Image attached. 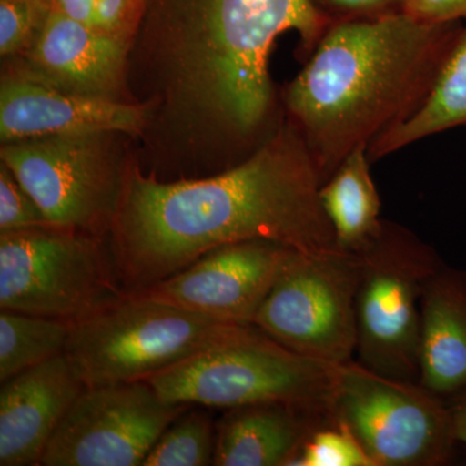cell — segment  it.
<instances>
[{
    "instance_id": "cell-1",
    "label": "cell",
    "mask_w": 466,
    "mask_h": 466,
    "mask_svg": "<svg viewBox=\"0 0 466 466\" xmlns=\"http://www.w3.org/2000/svg\"><path fill=\"white\" fill-rule=\"evenodd\" d=\"M321 186L290 121L249 158L214 177L159 182L135 171L110 231L121 283L127 293L147 289L233 242L269 240L308 254L337 250Z\"/></svg>"
},
{
    "instance_id": "cell-2",
    "label": "cell",
    "mask_w": 466,
    "mask_h": 466,
    "mask_svg": "<svg viewBox=\"0 0 466 466\" xmlns=\"http://www.w3.org/2000/svg\"><path fill=\"white\" fill-rule=\"evenodd\" d=\"M461 23L406 12L334 21L285 94L290 124L323 184L352 150L415 115L458 42Z\"/></svg>"
},
{
    "instance_id": "cell-3",
    "label": "cell",
    "mask_w": 466,
    "mask_h": 466,
    "mask_svg": "<svg viewBox=\"0 0 466 466\" xmlns=\"http://www.w3.org/2000/svg\"><path fill=\"white\" fill-rule=\"evenodd\" d=\"M144 16L168 42L183 95L238 137L268 113L276 38L293 30L311 55L330 25L311 0H146Z\"/></svg>"
},
{
    "instance_id": "cell-4",
    "label": "cell",
    "mask_w": 466,
    "mask_h": 466,
    "mask_svg": "<svg viewBox=\"0 0 466 466\" xmlns=\"http://www.w3.org/2000/svg\"><path fill=\"white\" fill-rule=\"evenodd\" d=\"M339 364L303 357L242 324L217 345L144 380L170 404L288 403L330 412Z\"/></svg>"
},
{
    "instance_id": "cell-5",
    "label": "cell",
    "mask_w": 466,
    "mask_h": 466,
    "mask_svg": "<svg viewBox=\"0 0 466 466\" xmlns=\"http://www.w3.org/2000/svg\"><path fill=\"white\" fill-rule=\"evenodd\" d=\"M240 325L127 293L73 324L64 352L86 388L144 381L217 345Z\"/></svg>"
},
{
    "instance_id": "cell-6",
    "label": "cell",
    "mask_w": 466,
    "mask_h": 466,
    "mask_svg": "<svg viewBox=\"0 0 466 466\" xmlns=\"http://www.w3.org/2000/svg\"><path fill=\"white\" fill-rule=\"evenodd\" d=\"M126 294L101 236L55 226L0 233V309L76 324Z\"/></svg>"
},
{
    "instance_id": "cell-7",
    "label": "cell",
    "mask_w": 466,
    "mask_h": 466,
    "mask_svg": "<svg viewBox=\"0 0 466 466\" xmlns=\"http://www.w3.org/2000/svg\"><path fill=\"white\" fill-rule=\"evenodd\" d=\"M357 254L358 361L380 375L420 382L421 299L443 260L415 233L388 220Z\"/></svg>"
},
{
    "instance_id": "cell-8",
    "label": "cell",
    "mask_w": 466,
    "mask_h": 466,
    "mask_svg": "<svg viewBox=\"0 0 466 466\" xmlns=\"http://www.w3.org/2000/svg\"><path fill=\"white\" fill-rule=\"evenodd\" d=\"M330 416L354 434L375 466L444 465L456 441L446 400L354 359L337 370Z\"/></svg>"
},
{
    "instance_id": "cell-9",
    "label": "cell",
    "mask_w": 466,
    "mask_h": 466,
    "mask_svg": "<svg viewBox=\"0 0 466 466\" xmlns=\"http://www.w3.org/2000/svg\"><path fill=\"white\" fill-rule=\"evenodd\" d=\"M358 254L294 251L253 324L285 348L330 364L357 350Z\"/></svg>"
},
{
    "instance_id": "cell-10",
    "label": "cell",
    "mask_w": 466,
    "mask_h": 466,
    "mask_svg": "<svg viewBox=\"0 0 466 466\" xmlns=\"http://www.w3.org/2000/svg\"><path fill=\"white\" fill-rule=\"evenodd\" d=\"M104 135L20 140L0 155L51 226L103 238L115 225L126 184L103 149Z\"/></svg>"
},
{
    "instance_id": "cell-11",
    "label": "cell",
    "mask_w": 466,
    "mask_h": 466,
    "mask_svg": "<svg viewBox=\"0 0 466 466\" xmlns=\"http://www.w3.org/2000/svg\"><path fill=\"white\" fill-rule=\"evenodd\" d=\"M189 406L167 403L147 381L88 386L60 422L42 466H142Z\"/></svg>"
},
{
    "instance_id": "cell-12",
    "label": "cell",
    "mask_w": 466,
    "mask_h": 466,
    "mask_svg": "<svg viewBox=\"0 0 466 466\" xmlns=\"http://www.w3.org/2000/svg\"><path fill=\"white\" fill-rule=\"evenodd\" d=\"M294 251L269 240L233 242L134 293L227 323L253 324Z\"/></svg>"
},
{
    "instance_id": "cell-13",
    "label": "cell",
    "mask_w": 466,
    "mask_h": 466,
    "mask_svg": "<svg viewBox=\"0 0 466 466\" xmlns=\"http://www.w3.org/2000/svg\"><path fill=\"white\" fill-rule=\"evenodd\" d=\"M143 121V110L137 106L66 91L23 73L3 78L0 88L3 142L52 135L133 133Z\"/></svg>"
},
{
    "instance_id": "cell-14",
    "label": "cell",
    "mask_w": 466,
    "mask_h": 466,
    "mask_svg": "<svg viewBox=\"0 0 466 466\" xmlns=\"http://www.w3.org/2000/svg\"><path fill=\"white\" fill-rule=\"evenodd\" d=\"M85 389L66 352L2 382L0 465H41L51 438Z\"/></svg>"
},
{
    "instance_id": "cell-15",
    "label": "cell",
    "mask_w": 466,
    "mask_h": 466,
    "mask_svg": "<svg viewBox=\"0 0 466 466\" xmlns=\"http://www.w3.org/2000/svg\"><path fill=\"white\" fill-rule=\"evenodd\" d=\"M128 41L50 11L24 54L23 75L88 96L108 97L118 90Z\"/></svg>"
},
{
    "instance_id": "cell-16",
    "label": "cell",
    "mask_w": 466,
    "mask_h": 466,
    "mask_svg": "<svg viewBox=\"0 0 466 466\" xmlns=\"http://www.w3.org/2000/svg\"><path fill=\"white\" fill-rule=\"evenodd\" d=\"M330 412L288 403L229 408L216 426V466H293L303 443Z\"/></svg>"
},
{
    "instance_id": "cell-17",
    "label": "cell",
    "mask_w": 466,
    "mask_h": 466,
    "mask_svg": "<svg viewBox=\"0 0 466 466\" xmlns=\"http://www.w3.org/2000/svg\"><path fill=\"white\" fill-rule=\"evenodd\" d=\"M420 383L443 400L466 388V271L441 263L421 299Z\"/></svg>"
},
{
    "instance_id": "cell-18",
    "label": "cell",
    "mask_w": 466,
    "mask_h": 466,
    "mask_svg": "<svg viewBox=\"0 0 466 466\" xmlns=\"http://www.w3.org/2000/svg\"><path fill=\"white\" fill-rule=\"evenodd\" d=\"M367 147L343 159L321 186L320 201L339 250L357 254L381 232V198L370 174Z\"/></svg>"
},
{
    "instance_id": "cell-19",
    "label": "cell",
    "mask_w": 466,
    "mask_h": 466,
    "mask_svg": "<svg viewBox=\"0 0 466 466\" xmlns=\"http://www.w3.org/2000/svg\"><path fill=\"white\" fill-rule=\"evenodd\" d=\"M459 126H466V21L424 104L406 122L377 137L368 156L377 161Z\"/></svg>"
},
{
    "instance_id": "cell-20",
    "label": "cell",
    "mask_w": 466,
    "mask_h": 466,
    "mask_svg": "<svg viewBox=\"0 0 466 466\" xmlns=\"http://www.w3.org/2000/svg\"><path fill=\"white\" fill-rule=\"evenodd\" d=\"M72 323L21 312H0V382L66 351Z\"/></svg>"
},
{
    "instance_id": "cell-21",
    "label": "cell",
    "mask_w": 466,
    "mask_h": 466,
    "mask_svg": "<svg viewBox=\"0 0 466 466\" xmlns=\"http://www.w3.org/2000/svg\"><path fill=\"white\" fill-rule=\"evenodd\" d=\"M188 408L167 426L142 466L214 464L216 426L207 413L188 410Z\"/></svg>"
},
{
    "instance_id": "cell-22",
    "label": "cell",
    "mask_w": 466,
    "mask_h": 466,
    "mask_svg": "<svg viewBox=\"0 0 466 466\" xmlns=\"http://www.w3.org/2000/svg\"><path fill=\"white\" fill-rule=\"evenodd\" d=\"M50 11L96 32L130 41L144 16L146 0H46Z\"/></svg>"
},
{
    "instance_id": "cell-23",
    "label": "cell",
    "mask_w": 466,
    "mask_h": 466,
    "mask_svg": "<svg viewBox=\"0 0 466 466\" xmlns=\"http://www.w3.org/2000/svg\"><path fill=\"white\" fill-rule=\"evenodd\" d=\"M293 466H375L354 434L330 417L303 443Z\"/></svg>"
},
{
    "instance_id": "cell-24",
    "label": "cell",
    "mask_w": 466,
    "mask_h": 466,
    "mask_svg": "<svg viewBox=\"0 0 466 466\" xmlns=\"http://www.w3.org/2000/svg\"><path fill=\"white\" fill-rule=\"evenodd\" d=\"M46 0H0V52L24 54L47 16Z\"/></svg>"
},
{
    "instance_id": "cell-25",
    "label": "cell",
    "mask_w": 466,
    "mask_h": 466,
    "mask_svg": "<svg viewBox=\"0 0 466 466\" xmlns=\"http://www.w3.org/2000/svg\"><path fill=\"white\" fill-rule=\"evenodd\" d=\"M51 226L41 208L2 162L0 167V232Z\"/></svg>"
},
{
    "instance_id": "cell-26",
    "label": "cell",
    "mask_w": 466,
    "mask_h": 466,
    "mask_svg": "<svg viewBox=\"0 0 466 466\" xmlns=\"http://www.w3.org/2000/svg\"><path fill=\"white\" fill-rule=\"evenodd\" d=\"M408 0H311L315 8L330 24L334 21L360 20L404 12Z\"/></svg>"
},
{
    "instance_id": "cell-27",
    "label": "cell",
    "mask_w": 466,
    "mask_h": 466,
    "mask_svg": "<svg viewBox=\"0 0 466 466\" xmlns=\"http://www.w3.org/2000/svg\"><path fill=\"white\" fill-rule=\"evenodd\" d=\"M406 14L426 23L466 21V0H408Z\"/></svg>"
},
{
    "instance_id": "cell-28",
    "label": "cell",
    "mask_w": 466,
    "mask_h": 466,
    "mask_svg": "<svg viewBox=\"0 0 466 466\" xmlns=\"http://www.w3.org/2000/svg\"><path fill=\"white\" fill-rule=\"evenodd\" d=\"M446 400L450 408L455 440L466 446V388L456 392L452 397L447 398Z\"/></svg>"
}]
</instances>
